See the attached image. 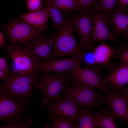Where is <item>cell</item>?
<instances>
[{
	"label": "cell",
	"mask_w": 128,
	"mask_h": 128,
	"mask_svg": "<svg viewBox=\"0 0 128 128\" xmlns=\"http://www.w3.org/2000/svg\"><path fill=\"white\" fill-rule=\"evenodd\" d=\"M113 9L124 11L128 9V0H118Z\"/></svg>",
	"instance_id": "4dcf8cb0"
},
{
	"label": "cell",
	"mask_w": 128,
	"mask_h": 128,
	"mask_svg": "<svg viewBox=\"0 0 128 128\" xmlns=\"http://www.w3.org/2000/svg\"><path fill=\"white\" fill-rule=\"evenodd\" d=\"M82 106L79 112L78 128H98L91 111L88 109Z\"/></svg>",
	"instance_id": "ffe728a7"
},
{
	"label": "cell",
	"mask_w": 128,
	"mask_h": 128,
	"mask_svg": "<svg viewBox=\"0 0 128 128\" xmlns=\"http://www.w3.org/2000/svg\"><path fill=\"white\" fill-rule=\"evenodd\" d=\"M15 100L0 93V119L4 122L22 114L24 110V104Z\"/></svg>",
	"instance_id": "9a60e30c"
},
{
	"label": "cell",
	"mask_w": 128,
	"mask_h": 128,
	"mask_svg": "<svg viewBox=\"0 0 128 128\" xmlns=\"http://www.w3.org/2000/svg\"><path fill=\"white\" fill-rule=\"evenodd\" d=\"M0 128H27L32 124L31 119L29 117H25L21 114L5 122Z\"/></svg>",
	"instance_id": "7402d4cb"
},
{
	"label": "cell",
	"mask_w": 128,
	"mask_h": 128,
	"mask_svg": "<svg viewBox=\"0 0 128 128\" xmlns=\"http://www.w3.org/2000/svg\"><path fill=\"white\" fill-rule=\"evenodd\" d=\"M64 73H57L55 75L40 73L37 75L34 87L48 101H55L67 86L68 77Z\"/></svg>",
	"instance_id": "277c9868"
},
{
	"label": "cell",
	"mask_w": 128,
	"mask_h": 128,
	"mask_svg": "<svg viewBox=\"0 0 128 128\" xmlns=\"http://www.w3.org/2000/svg\"><path fill=\"white\" fill-rule=\"evenodd\" d=\"M83 62L87 68L92 69L100 72L99 65L96 61L93 51H87L84 55Z\"/></svg>",
	"instance_id": "4316f807"
},
{
	"label": "cell",
	"mask_w": 128,
	"mask_h": 128,
	"mask_svg": "<svg viewBox=\"0 0 128 128\" xmlns=\"http://www.w3.org/2000/svg\"><path fill=\"white\" fill-rule=\"evenodd\" d=\"M37 75L22 74L10 70L0 86V93L14 100H25L31 95Z\"/></svg>",
	"instance_id": "6da1fadb"
},
{
	"label": "cell",
	"mask_w": 128,
	"mask_h": 128,
	"mask_svg": "<svg viewBox=\"0 0 128 128\" xmlns=\"http://www.w3.org/2000/svg\"><path fill=\"white\" fill-rule=\"evenodd\" d=\"M41 102L47 106L52 115L64 117L75 124L78 122L81 107L72 100L65 98L50 104L44 97Z\"/></svg>",
	"instance_id": "9c48e42d"
},
{
	"label": "cell",
	"mask_w": 128,
	"mask_h": 128,
	"mask_svg": "<svg viewBox=\"0 0 128 128\" xmlns=\"http://www.w3.org/2000/svg\"><path fill=\"white\" fill-rule=\"evenodd\" d=\"M96 61L102 67L111 72L117 68V65L111 61L114 53V48L106 44L104 42L101 43L93 51Z\"/></svg>",
	"instance_id": "e0dca14e"
},
{
	"label": "cell",
	"mask_w": 128,
	"mask_h": 128,
	"mask_svg": "<svg viewBox=\"0 0 128 128\" xmlns=\"http://www.w3.org/2000/svg\"><path fill=\"white\" fill-rule=\"evenodd\" d=\"M93 12H82L71 20L73 30L77 35L80 41L79 46L83 49L91 51L95 49L90 41Z\"/></svg>",
	"instance_id": "52a82bcc"
},
{
	"label": "cell",
	"mask_w": 128,
	"mask_h": 128,
	"mask_svg": "<svg viewBox=\"0 0 128 128\" xmlns=\"http://www.w3.org/2000/svg\"><path fill=\"white\" fill-rule=\"evenodd\" d=\"M104 82L113 89L116 92L119 93L123 87L128 83V65L121 64L113 70L109 76L102 78Z\"/></svg>",
	"instance_id": "2e32d148"
},
{
	"label": "cell",
	"mask_w": 128,
	"mask_h": 128,
	"mask_svg": "<svg viewBox=\"0 0 128 128\" xmlns=\"http://www.w3.org/2000/svg\"><path fill=\"white\" fill-rule=\"evenodd\" d=\"M101 96L109 104L114 117L122 120L128 124V97L125 91L121 89L117 93L111 91Z\"/></svg>",
	"instance_id": "30bf717a"
},
{
	"label": "cell",
	"mask_w": 128,
	"mask_h": 128,
	"mask_svg": "<svg viewBox=\"0 0 128 128\" xmlns=\"http://www.w3.org/2000/svg\"><path fill=\"white\" fill-rule=\"evenodd\" d=\"M118 0H97L96 10L106 15L113 9Z\"/></svg>",
	"instance_id": "cb8c5ba5"
},
{
	"label": "cell",
	"mask_w": 128,
	"mask_h": 128,
	"mask_svg": "<svg viewBox=\"0 0 128 128\" xmlns=\"http://www.w3.org/2000/svg\"><path fill=\"white\" fill-rule=\"evenodd\" d=\"M76 11L93 12L96 10L97 0H74Z\"/></svg>",
	"instance_id": "603a6c76"
},
{
	"label": "cell",
	"mask_w": 128,
	"mask_h": 128,
	"mask_svg": "<svg viewBox=\"0 0 128 128\" xmlns=\"http://www.w3.org/2000/svg\"><path fill=\"white\" fill-rule=\"evenodd\" d=\"M54 4L61 10L68 13L74 10L75 3L74 0H51Z\"/></svg>",
	"instance_id": "83f0119b"
},
{
	"label": "cell",
	"mask_w": 128,
	"mask_h": 128,
	"mask_svg": "<svg viewBox=\"0 0 128 128\" xmlns=\"http://www.w3.org/2000/svg\"><path fill=\"white\" fill-rule=\"evenodd\" d=\"M5 44V41L4 37L1 32H0V47H4Z\"/></svg>",
	"instance_id": "1f68e13d"
},
{
	"label": "cell",
	"mask_w": 128,
	"mask_h": 128,
	"mask_svg": "<svg viewBox=\"0 0 128 128\" xmlns=\"http://www.w3.org/2000/svg\"><path fill=\"white\" fill-rule=\"evenodd\" d=\"M106 15L112 35L128 39V13L123 10L113 9Z\"/></svg>",
	"instance_id": "4fadbf2b"
},
{
	"label": "cell",
	"mask_w": 128,
	"mask_h": 128,
	"mask_svg": "<svg viewBox=\"0 0 128 128\" xmlns=\"http://www.w3.org/2000/svg\"><path fill=\"white\" fill-rule=\"evenodd\" d=\"M9 74L0 70V78L3 81L6 78Z\"/></svg>",
	"instance_id": "d6a6232c"
},
{
	"label": "cell",
	"mask_w": 128,
	"mask_h": 128,
	"mask_svg": "<svg viewBox=\"0 0 128 128\" xmlns=\"http://www.w3.org/2000/svg\"><path fill=\"white\" fill-rule=\"evenodd\" d=\"M46 8L50 10L54 28L60 26L66 20L67 18L62 10L56 6L51 0H44Z\"/></svg>",
	"instance_id": "44dd1931"
},
{
	"label": "cell",
	"mask_w": 128,
	"mask_h": 128,
	"mask_svg": "<svg viewBox=\"0 0 128 128\" xmlns=\"http://www.w3.org/2000/svg\"><path fill=\"white\" fill-rule=\"evenodd\" d=\"M122 89L126 93L128 97V86L127 87L122 88Z\"/></svg>",
	"instance_id": "836d02e7"
},
{
	"label": "cell",
	"mask_w": 128,
	"mask_h": 128,
	"mask_svg": "<svg viewBox=\"0 0 128 128\" xmlns=\"http://www.w3.org/2000/svg\"><path fill=\"white\" fill-rule=\"evenodd\" d=\"M6 51L18 72L22 74L34 75L40 73L43 61L32 51L21 46H9L7 47Z\"/></svg>",
	"instance_id": "3957f363"
},
{
	"label": "cell",
	"mask_w": 128,
	"mask_h": 128,
	"mask_svg": "<svg viewBox=\"0 0 128 128\" xmlns=\"http://www.w3.org/2000/svg\"><path fill=\"white\" fill-rule=\"evenodd\" d=\"M91 112L98 128H117L114 121L115 119L111 114L110 108L106 109L104 112L99 110L97 113H95L93 111Z\"/></svg>",
	"instance_id": "d6986e66"
},
{
	"label": "cell",
	"mask_w": 128,
	"mask_h": 128,
	"mask_svg": "<svg viewBox=\"0 0 128 128\" xmlns=\"http://www.w3.org/2000/svg\"><path fill=\"white\" fill-rule=\"evenodd\" d=\"M28 12L40 10L42 9L41 0H26Z\"/></svg>",
	"instance_id": "f1b7e54d"
},
{
	"label": "cell",
	"mask_w": 128,
	"mask_h": 128,
	"mask_svg": "<svg viewBox=\"0 0 128 128\" xmlns=\"http://www.w3.org/2000/svg\"><path fill=\"white\" fill-rule=\"evenodd\" d=\"M10 58L9 56L5 58H0V70L8 74L9 73L10 70L8 67L7 62Z\"/></svg>",
	"instance_id": "f546056e"
},
{
	"label": "cell",
	"mask_w": 128,
	"mask_h": 128,
	"mask_svg": "<svg viewBox=\"0 0 128 128\" xmlns=\"http://www.w3.org/2000/svg\"><path fill=\"white\" fill-rule=\"evenodd\" d=\"M64 95L65 98L90 110L93 106L100 107L105 102L101 95L93 88L74 82L71 86L67 88Z\"/></svg>",
	"instance_id": "8992f818"
},
{
	"label": "cell",
	"mask_w": 128,
	"mask_h": 128,
	"mask_svg": "<svg viewBox=\"0 0 128 128\" xmlns=\"http://www.w3.org/2000/svg\"><path fill=\"white\" fill-rule=\"evenodd\" d=\"M51 17L49 10L47 8L32 12H28L20 16L24 21L38 30H44L48 26L47 21Z\"/></svg>",
	"instance_id": "ac0fdd59"
},
{
	"label": "cell",
	"mask_w": 128,
	"mask_h": 128,
	"mask_svg": "<svg viewBox=\"0 0 128 128\" xmlns=\"http://www.w3.org/2000/svg\"><path fill=\"white\" fill-rule=\"evenodd\" d=\"M118 48H114L113 57L119 59L121 64L128 65V45L123 44Z\"/></svg>",
	"instance_id": "484cf974"
},
{
	"label": "cell",
	"mask_w": 128,
	"mask_h": 128,
	"mask_svg": "<svg viewBox=\"0 0 128 128\" xmlns=\"http://www.w3.org/2000/svg\"><path fill=\"white\" fill-rule=\"evenodd\" d=\"M52 116V128H78L77 125L65 118L55 115Z\"/></svg>",
	"instance_id": "d4e9b609"
},
{
	"label": "cell",
	"mask_w": 128,
	"mask_h": 128,
	"mask_svg": "<svg viewBox=\"0 0 128 128\" xmlns=\"http://www.w3.org/2000/svg\"><path fill=\"white\" fill-rule=\"evenodd\" d=\"M6 33L9 46H16L29 50L32 42L41 34L40 31L24 21H14L8 25Z\"/></svg>",
	"instance_id": "5b68a950"
},
{
	"label": "cell",
	"mask_w": 128,
	"mask_h": 128,
	"mask_svg": "<svg viewBox=\"0 0 128 128\" xmlns=\"http://www.w3.org/2000/svg\"><path fill=\"white\" fill-rule=\"evenodd\" d=\"M93 14V22L90 39L91 43L110 40L119 44L120 46L122 45L123 44L114 37L108 29L107 27L108 19L106 15L96 10Z\"/></svg>",
	"instance_id": "7c38bea8"
},
{
	"label": "cell",
	"mask_w": 128,
	"mask_h": 128,
	"mask_svg": "<svg viewBox=\"0 0 128 128\" xmlns=\"http://www.w3.org/2000/svg\"><path fill=\"white\" fill-rule=\"evenodd\" d=\"M71 18H67L60 27L59 31L54 38L52 51L54 60L75 55L87 51L77 43L71 24Z\"/></svg>",
	"instance_id": "7a4b0ae2"
},
{
	"label": "cell",
	"mask_w": 128,
	"mask_h": 128,
	"mask_svg": "<svg viewBox=\"0 0 128 128\" xmlns=\"http://www.w3.org/2000/svg\"><path fill=\"white\" fill-rule=\"evenodd\" d=\"M78 65L67 72L73 82L92 88L102 90L104 94L111 91L107 87V84L103 81L100 72L94 69L81 67Z\"/></svg>",
	"instance_id": "ba28073f"
},
{
	"label": "cell",
	"mask_w": 128,
	"mask_h": 128,
	"mask_svg": "<svg viewBox=\"0 0 128 128\" xmlns=\"http://www.w3.org/2000/svg\"><path fill=\"white\" fill-rule=\"evenodd\" d=\"M56 34L48 36L40 35L31 44L29 50L43 61L54 60L52 49Z\"/></svg>",
	"instance_id": "5bb4252c"
},
{
	"label": "cell",
	"mask_w": 128,
	"mask_h": 128,
	"mask_svg": "<svg viewBox=\"0 0 128 128\" xmlns=\"http://www.w3.org/2000/svg\"><path fill=\"white\" fill-rule=\"evenodd\" d=\"M86 52L77 54L69 58L47 61H43L39 73H64L68 72L78 65H81Z\"/></svg>",
	"instance_id": "8fae6325"
}]
</instances>
